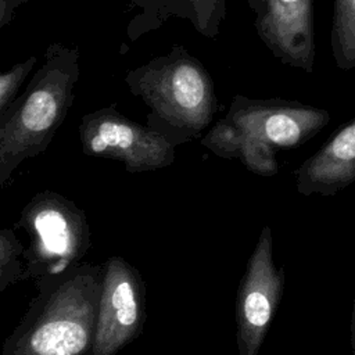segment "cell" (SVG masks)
<instances>
[{"label": "cell", "instance_id": "30bf717a", "mask_svg": "<svg viewBox=\"0 0 355 355\" xmlns=\"http://www.w3.org/2000/svg\"><path fill=\"white\" fill-rule=\"evenodd\" d=\"M129 10H139L128 22L130 42L161 28L166 19L179 17L208 39H216L226 18V0H130Z\"/></svg>", "mask_w": 355, "mask_h": 355}, {"label": "cell", "instance_id": "6da1fadb", "mask_svg": "<svg viewBox=\"0 0 355 355\" xmlns=\"http://www.w3.org/2000/svg\"><path fill=\"white\" fill-rule=\"evenodd\" d=\"M330 119L329 111L300 101L236 94L201 144L218 157L240 161L254 175L270 178L279 172L282 150L311 140Z\"/></svg>", "mask_w": 355, "mask_h": 355}, {"label": "cell", "instance_id": "4fadbf2b", "mask_svg": "<svg viewBox=\"0 0 355 355\" xmlns=\"http://www.w3.org/2000/svg\"><path fill=\"white\" fill-rule=\"evenodd\" d=\"M37 62V57L31 55L26 60L14 64L10 69L0 72V121L18 97L22 85Z\"/></svg>", "mask_w": 355, "mask_h": 355}, {"label": "cell", "instance_id": "e0dca14e", "mask_svg": "<svg viewBox=\"0 0 355 355\" xmlns=\"http://www.w3.org/2000/svg\"><path fill=\"white\" fill-rule=\"evenodd\" d=\"M29 0H18V4L21 6V4H25V3H28Z\"/></svg>", "mask_w": 355, "mask_h": 355}, {"label": "cell", "instance_id": "277c9868", "mask_svg": "<svg viewBox=\"0 0 355 355\" xmlns=\"http://www.w3.org/2000/svg\"><path fill=\"white\" fill-rule=\"evenodd\" d=\"M78 130L86 155L121 161L129 173L166 168L175 161V146L165 136L129 119L114 105L83 115Z\"/></svg>", "mask_w": 355, "mask_h": 355}, {"label": "cell", "instance_id": "2e32d148", "mask_svg": "<svg viewBox=\"0 0 355 355\" xmlns=\"http://www.w3.org/2000/svg\"><path fill=\"white\" fill-rule=\"evenodd\" d=\"M247 1H248V4H250L251 10L254 11L255 17L262 11L263 4H265V0H247Z\"/></svg>", "mask_w": 355, "mask_h": 355}, {"label": "cell", "instance_id": "8992f818", "mask_svg": "<svg viewBox=\"0 0 355 355\" xmlns=\"http://www.w3.org/2000/svg\"><path fill=\"white\" fill-rule=\"evenodd\" d=\"M254 28L282 64L306 73L313 72V0H265Z\"/></svg>", "mask_w": 355, "mask_h": 355}, {"label": "cell", "instance_id": "5b68a950", "mask_svg": "<svg viewBox=\"0 0 355 355\" xmlns=\"http://www.w3.org/2000/svg\"><path fill=\"white\" fill-rule=\"evenodd\" d=\"M284 280V268L277 266L273 261L272 230L265 225L237 291L236 323L240 355L259 354L277 312Z\"/></svg>", "mask_w": 355, "mask_h": 355}, {"label": "cell", "instance_id": "52a82bcc", "mask_svg": "<svg viewBox=\"0 0 355 355\" xmlns=\"http://www.w3.org/2000/svg\"><path fill=\"white\" fill-rule=\"evenodd\" d=\"M301 196L330 197L355 182V116L295 171Z\"/></svg>", "mask_w": 355, "mask_h": 355}, {"label": "cell", "instance_id": "5bb4252c", "mask_svg": "<svg viewBox=\"0 0 355 355\" xmlns=\"http://www.w3.org/2000/svg\"><path fill=\"white\" fill-rule=\"evenodd\" d=\"M18 0H0V32L12 15V10L18 7ZM1 49V46H0Z\"/></svg>", "mask_w": 355, "mask_h": 355}, {"label": "cell", "instance_id": "7a4b0ae2", "mask_svg": "<svg viewBox=\"0 0 355 355\" xmlns=\"http://www.w3.org/2000/svg\"><path fill=\"white\" fill-rule=\"evenodd\" d=\"M80 75L79 50L51 43L26 87L0 121V187L25 161L42 154L65 121Z\"/></svg>", "mask_w": 355, "mask_h": 355}, {"label": "cell", "instance_id": "9c48e42d", "mask_svg": "<svg viewBox=\"0 0 355 355\" xmlns=\"http://www.w3.org/2000/svg\"><path fill=\"white\" fill-rule=\"evenodd\" d=\"M89 340V306L72 295L58 294L53 308L29 336L25 355H78Z\"/></svg>", "mask_w": 355, "mask_h": 355}, {"label": "cell", "instance_id": "8fae6325", "mask_svg": "<svg viewBox=\"0 0 355 355\" xmlns=\"http://www.w3.org/2000/svg\"><path fill=\"white\" fill-rule=\"evenodd\" d=\"M24 220L31 225L40 247L53 255L69 254L83 229L79 209L54 191L36 194L24 211Z\"/></svg>", "mask_w": 355, "mask_h": 355}, {"label": "cell", "instance_id": "7c38bea8", "mask_svg": "<svg viewBox=\"0 0 355 355\" xmlns=\"http://www.w3.org/2000/svg\"><path fill=\"white\" fill-rule=\"evenodd\" d=\"M330 47L337 68L355 69V0H334Z\"/></svg>", "mask_w": 355, "mask_h": 355}, {"label": "cell", "instance_id": "ba28073f", "mask_svg": "<svg viewBox=\"0 0 355 355\" xmlns=\"http://www.w3.org/2000/svg\"><path fill=\"white\" fill-rule=\"evenodd\" d=\"M139 302L132 276L119 259L108 265L100 300L93 355H112L136 329Z\"/></svg>", "mask_w": 355, "mask_h": 355}, {"label": "cell", "instance_id": "9a60e30c", "mask_svg": "<svg viewBox=\"0 0 355 355\" xmlns=\"http://www.w3.org/2000/svg\"><path fill=\"white\" fill-rule=\"evenodd\" d=\"M351 351H352V355H355V298H354L352 313H351Z\"/></svg>", "mask_w": 355, "mask_h": 355}, {"label": "cell", "instance_id": "3957f363", "mask_svg": "<svg viewBox=\"0 0 355 355\" xmlns=\"http://www.w3.org/2000/svg\"><path fill=\"white\" fill-rule=\"evenodd\" d=\"M129 92L150 108L148 128L175 147L198 137L218 110L214 80L183 46L128 71Z\"/></svg>", "mask_w": 355, "mask_h": 355}]
</instances>
